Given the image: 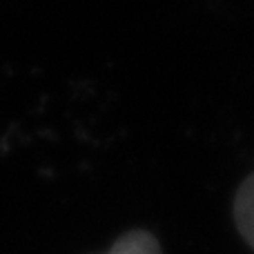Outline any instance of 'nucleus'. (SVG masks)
Here are the masks:
<instances>
[{"label": "nucleus", "mask_w": 254, "mask_h": 254, "mask_svg": "<svg viewBox=\"0 0 254 254\" xmlns=\"http://www.w3.org/2000/svg\"><path fill=\"white\" fill-rule=\"evenodd\" d=\"M105 254H163L161 243L147 230H127Z\"/></svg>", "instance_id": "nucleus-2"}, {"label": "nucleus", "mask_w": 254, "mask_h": 254, "mask_svg": "<svg viewBox=\"0 0 254 254\" xmlns=\"http://www.w3.org/2000/svg\"><path fill=\"white\" fill-rule=\"evenodd\" d=\"M234 223L243 241L254 250V172L239 185L234 196Z\"/></svg>", "instance_id": "nucleus-1"}]
</instances>
